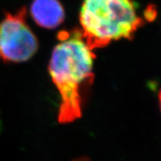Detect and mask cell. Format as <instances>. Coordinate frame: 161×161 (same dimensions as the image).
<instances>
[{"instance_id":"3","label":"cell","mask_w":161,"mask_h":161,"mask_svg":"<svg viewBox=\"0 0 161 161\" xmlns=\"http://www.w3.org/2000/svg\"><path fill=\"white\" fill-rule=\"evenodd\" d=\"M26 10L7 13L0 23V59L20 63L31 59L39 48L37 37L26 23Z\"/></svg>"},{"instance_id":"6","label":"cell","mask_w":161,"mask_h":161,"mask_svg":"<svg viewBox=\"0 0 161 161\" xmlns=\"http://www.w3.org/2000/svg\"><path fill=\"white\" fill-rule=\"evenodd\" d=\"M158 97H159V108L161 110V89L159 90V95H158Z\"/></svg>"},{"instance_id":"4","label":"cell","mask_w":161,"mask_h":161,"mask_svg":"<svg viewBox=\"0 0 161 161\" xmlns=\"http://www.w3.org/2000/svg\"><path fill=\"white\" fill-rule=\"evenodd\" d=\"M31 14L38 25L55 29L65 20V10L59 0H33Z\"/></svg>"},{"instance_id":"1","label":"cell","mask_w":161,"mask_h":161,"mask_svg":"<svg viewBox=\"0 0 161 161\" xmlns=\"http://www.w3.org/2000/svg\"><path fill=\"white\" fill-rule=\"evenodd\" d=\"M48 70L61 97L58 121L68 124L80 118L86 90L94 79L95 54L83 39L80 30L59 34Z\"/></svg>"},{"instance_id":"2","label":"cell","mask_w":161,"mask_h":161,"mask_svg":"<svg viewBox=\"0 0 161 161\" xmlns=\"http://www.w3.org/2000/svg\"><path fill=\"white\" fill-rule=\"evenodd\" d=\"M80 23L83 39L94 50L112 41L132 39L145 21L133 0H84Z\"/></svg>"},{"instance_id":"5","label":"cell","mask_w":161,"mask_h":161,"mask_svg":"<svg viewBox=\"0 0 161 161\" xmlns=\"http://www.w3.org/2000/svg\"><path fill=\"white\" fill-rule=\"evenodd\" d=\"M73 161H91L88 157H80L77 158V159H74Z\"/></svg>"}]
</instances>
